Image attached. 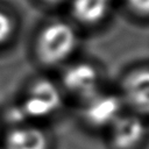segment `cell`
Returning a JSON list of instances; mask_svg holds the SVG:
<instances>
[{
  "label": "cell",
  "mask_w": 149,
  "mask_h": 149,
  "mask_svg": "<svg viewBox=\"0 0 149 149\" xmlns=\"http://www.w3.org/2000/svg\"><path fill=\"white\" fill-rule=\"evenodd\" d=\"M47 134L38 127L17 126L5 139V149H48Z\"/></svg>",
  "instance_id": "52a82bcc"
},
{
  "label": "cell",
  "mask_w": 149,
  "mask_h": 149,
  "mask_svg": "<svg viewBox=\"0 0 149 149\" xmlns=\"http://www.w3.org/2000/svg\"><path fill=\"white\" fill-rule=\"evenodd\" d=\"M119 95L132 113L149 115V66L129 70L121 79Z\"/></svg>",
  "instance_id": "277c9868"
},
{
  "label": "cell",
  "mask_w": 149,
  "mask_h": 149,
  "mask_svg": "<svg viewBox=\"0 0 149 149\" xmlns=\"http://www.w3.org/2000/svg\"><path fill=\"white\" fill-rule=\"evenodd\" d=\"M109 130L111 142L115 149H132L143 140L147 127L142 116L121 113L109 126Z\"/></svg>",
  "instance_id": "8992f818"
},
{
  "label": "cell",
  "mask_w": 149,
  "mask_h": 149,
  "mask_svg": "<svg viewBox=\"0 0 149 149\" xmlns=\"http://www.w3.org/2000/svg\"><path fill=\"white\" fill-rule=\"evenodd\" d=\"M13 21L3 12L0 10V43L5 42L13 33Z\"/></svg>",
  "instance_id": "9c48e42d"
},
{
  "label": "cell",
  "mask_w": 149,
  "mask_h": 149,
  "mask_svg": "<svg viewBox=\"0 0 149 149\" xmlns=\"http://www.w3.org/2000/svg\"><path fill=\"white\" fill-rule=\"evenodd\" d=\"M76 47L77 34L73 27L64 21H54L41 30L36 41V55L44 65H58L73 54Z\"/></svg>",
  "instance_id": "6da1fadb"
},
{
  "label": "cell",
  "mask_w": 149,
  "mask_h": 149,
  "mask_svg": "<svg viewBox=\"0 0 149 149\" xmlns=\"http://www.w3.org/2000/svg\"><path fill=\"white\" fill-rule=\"evenodd\" d=\"M122 101L119 94L100 91L83 101V118L93 127H109L121 114Z\"/></svg>",
  "instance_id": "5b68a950"
},
{
  "label": "cell",
  "mask_w": 149,
  "mask_h": 149,
  "mask_svg": "<svg viewBox=\"0 0 149 149\" xmlns=\"http://www.w3.org/2000/svg\"><path fill=\"white\" fill-rule=\"evenodd\" d=\"M62 102L59 88L48 79H38L31 85L21 107L27 119H43L55 114Z\"/></svg>",
  "instance_id": "7a4b0ae2"
},
{
  "label": "cell",
  "mask_w": 149,
  "mask_h": 149,
  "mask_svg": "<svg viewBox=\"0 0 149 149\" xmlns=\"http://www.w3.org/2000/svg\"><path fill=\"white\" fill-rule=\"evenodd\" d=\"M62 85L66 92L85 101L101 91L100 72L88 62H74L62 73Z\"/></svg>",
  "instance_id": "3957f363"
},
{
  "label": "cell",
  "mask_w": 149,
  "mask_h": 149,
  "mask_svg": "<svg viewBox=\"0 0 149 149\" xmlns=\"http://www.w3.org/2000/svg\"><path fill=\"white\" fill-rule=\"evenodd\" d=\"M128 8L139 16H149V0H125Z\"/></svg>",
  "instance_id": "30bf717a"
},
{
  "label": "cell",
  "mask_w": 149,
  "mask_h": 149,
  "mask_svg": "<svg viewBox=\"0 0 149 149\" xmlns=\"http://www.w3.org/2000/svg\"><path fill=\"white\" fill-rule=\"evenodd\" d=\"M7 118H8V120H9L10 122L17 123V125H20V123H22L23 121L27 120V118H26V115H24L23 109H22L21 106H19V107L16 106V107L10 108V109L8 111Z\"/></svg>",
  "instance_id": "8fae6325"
},
{
  "label": "cell",
  "mask_w": 149,
  "mask_h": 149,
  "mask_svg": "<svg viewBox=\"0 0 149 149\" xmlns=\"http://www.w3.org/2000/svg\"><path fill=\"white\" fill-rule=\"evenodd\" d=\"M43 1H45V2H48V3H58V2H61L62 0H43Z\"/></svg>",
  "instance_id": "7c38bea8"
},
{
  "label": "cell",
  "mask_w": 149,
  "mask_h": 149,
  "mask_svg": "<svg viewBox=\"0 0 149 149\" xmlns=\"http://www.w3.org/2000/svg\"><path fill=\"white\" fill-rule=\"evenodd\" d=\"M114 0H72L71 15L85 26L101 22L108 14Z\"/></svg>",
  "instance_id": "ba28073f"
}]
</instances>
